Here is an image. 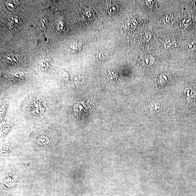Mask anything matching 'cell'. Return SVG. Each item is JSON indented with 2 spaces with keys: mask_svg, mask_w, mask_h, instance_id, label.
<instances>
[{
  "mask_svg": "<svg viewBox=\"0 0 196 196\" xmlns=\"http://www.w3.org/2000/svg\"><path fill=\"white\" fill-rule=\"evenodd\" d=\"M32 141L34 147L38 150L48 149L56 144L58 139L57 131L49 129H43L34 132Z\"/></svg>",
  "mask_w": 196,
  "mask_h": 196,
  "instance_id": "cell-1",
  "label": "cell"
},
{
  "mask_svg": "<svg viewBox=\"0 0 196 196\" xmlns=\"http://www.w3.org/2000/svg\"><path fill=\"white\" fill-rule=\"evenodd\" d=\"M111 52L108 49H101L98 51L96 55V58L100 61H103L109 58L111 56Z\"/></svg>",
  "mask_w": 196,
  "mask_h": 196,
  "instance_id": "cell-2",
  "label": "cell"
},
{
  "mask_svg": "<svg viewBox=\"0 0 196 196\" xmlns=\"http://www.w3.org/2000/svg\"><path fill=\"white\" fill-rule=\"evenodd\" d=\"M180 24L181 26L185 29H189L193 25V21L190 16H186L181 19Z\"/></svg>",
  "mask_w": 196,
  "mask_h": 196,
  "instance_id": "cell-3",
  "label": "cell"
},
{
  "mask_svg": "<svg viewBox=\"0 0 196 196\" xmlns=\"http://www.w3.org/2000/svg\"><path fill=\"white\" fill-rule=\"evenodd\" d=\"M107 77L110 82H115L118 80V75L116 71L109 70L107 71Z\"/></svg>",
  "mask_w": 196,
  "mask_h": 196,
  "instance_id": "cell-4",
  "label": "cell"
},
{
  "mask_svg": "<svg viewBox=\"0 0 196 196\" xmlns=\"http://www.w3.org/2000/svg\"><path fill=\"white\" fill-rule=\"evenodd\" d=\"M51 62V59L48 57H44V58H42L39 62L40 67L44 70H46L48 68Z\"/></svg>",
  "mask_w": 196,
  "mask_h": 196,
  "instance_id": "cell-5",
  "label": "cell"
},
{
  "mask_svg": "<svg viewBox=\"0 0 196 196\" xmlns=\"http://www.w3.org/2000/svg\"><path fill=\"white\" fill-rule=\"evenodd\" d=\"M82 43L81 41H77L73 43L71 47V50L74 52H78L81 50Z\"/></svg>",
  "mask_w": 196,
  "mask_h": 196,
  "instance_id": "cell-6",
  "label": "cell"
},
{
  "mask_svg": "<svg viewBox=\"0 0 196 196\" xmlns=\"http://www.w3.org/2000/svg\"><path fill=\"white\" fill-rule=\"evenodd\" d=\"M154 58L153 57H146L143 60V63L146 66H150L152 65L154 63Z\"/></svg>",
  "mask_w": 196,
  "mask_h": 196,
  "instance_id": "cell-7",
  "label": "cell"
},
{
  "mask_svg": "<svg viewBox=\"0 0 196 196\" xmlns=\"http://www.w3.org/2000/svg\"><path fill=\"white\" fill-rule=\"evenodd\" d=\"M150 108L152 111L155 112L160 111L162 109L161 105L157 103L151 104L150 106Z\"/></svg>",
  "mask_w": 196,
  "mask_h": 196,
  "instance_id": "cell-8",
  "label": "cell"
},
{
  "mask_svg": "<svg viewBox=\"0 0 196 196\" xmlns=\"http://www.w3.org/2000/svg\"><path fill=\"white\" fill-rule=\"evenodd\" d=\"M160 78L163 82H166L171 79V76L168 73H164L161 75Z\"/></svg>",
  "mask_w": 196,
  "mask_h": 196,
  "instance_id": "cell-9",
  "label": "cell"
},
{
  "mask_svg": "<svg viewBox=\"0 0 196 196\" xmlns=\"http://www.w3.org/2000/svg\"><path fill=\"white\" fill-rule=\"evenodd\" d=\"M66 25L65 23L63 22H59L57 26V30L58 32H61L65 31V30Z\"/></svg>",
  "mask_w": 196,
  "mask_h": 196,
  "instance_id": "cell-10",
  "label": "cell"
},
{
  "mask_svg": "<svg viewBox=\"0 0 196 196\" xmlns=\"http://www.w3.org/2000/svg\"><path fill=\"white\" fill-rule=\"evenodd\" d=\"M118 9V5H111L109 7L108 12L110 14H114L117 12Z\"/></svg>",
  "mask_w": 196,
  "mask_h": 196,
  "instance_id": "cell-11",
  "label": "cell"
},
{
  "mask_svg": "<svg viewBox=\"0 0 196 196\" xmlns=\"http://www.w3.org/2000/svg\"><path fill=\"white\" fill-rule=\"evenodd\" d=\"M11 23L14 25H17L20 23V19L19 18L16 16H12L10 19Z\"/></svg>",
  "mask_w": 196,
  "mask_h": 196,
  "instance_id": "cell-12",
  "label": "cell"
},
{
  "mask_svg": "<svg viewBox=\"0 0 196 196\" xmlns=\"http://www.w3.org/2000/svg\"><path fill=\"white\" fill-rule=\"evenodd\" d=\"M11 77L12 78L16 79H22L23 77L22 75L19 72H13L11 74Z\"/></svg>",
  "mask_w": 196,
  "mask_h": 196,
  "instance_id": "cell-13",
  "label": "cell"
},
{
  "mask_svg": "<svg viewBox=\"0 0 196 196\" xmlns=\"http://www.w3.org/2000/svg\"><path fill=\"white\" fill-rule=\"evenodd\" d=\"M39 25L42 28H45L47 24V21L45 18H41L39 20Z\"/></svg>",
  "mask_w": 196,
  "mask_h": 196,
  "instance_id": "cell-14",
  "label": "cell"
},
{
  "mask_svg": "<svg viewBox=\"0 0 196 196\" xmlns=\"http://www.w3.org/2000/svg\"><path fill=\"white\" fill-rule=\"evenodd\" d=\"M137 22L135 20H131L128 22V26L130 28H134L137 26Z\"/></svg>",
  "mask_w": 196,
  "mask_h": 196,
  "instance_id": "cell-15",
  "label": "cell"
},
{
  "mask_svg": "<svg viewBox=\"0 0 196 196\" xmlns=\"http://www.w3.org/2000/svg\"><path fill=\"white\" fill-rule=\"evenodd\" d=\"M15 3L14 1H8L7 3V6L10 9H13L15 7Z\"/></svg>",
  "mask_w": 196,
  "mask_h": 196,
  "instance_id": "cell-16",
  "label": "cell"
},
{
  "mask_svg": "<svg viewBox=\"0 0 196 196\" xmlns=\"http://www.w3.org/2000/svg\"><path fill=\"white\" fill-rule=\"evenodd\" d=\"M65 74V73H62V74H61V78L62 80H63V81H66L67 80H68V76Z\"/></svg>",
  "mask_w": 196,
  "mask_h": 196,
  "instance_id": "cell-17",
  "label": "cell"
},
{
  "mask_svg": "<svg viewBox=\"0 0 196 196\" xmlns=\"http://www.w3.org/2000/svg\"><path fill=\"white\" fill-rule=\"evenodd\" d=\"M145 36L146 40H149L151 38V34L150 33H147L146 35Z\"/></svg>",
  "mask_w": 196,
  "mask_h": 196,
  "instance_id": "cell-18",
  "label": "cell"
},
{
  "mask_svg": "<svg viewBox=\"0 0 196 196\" xmlns=\"http://www.w3.org/2000/svg\"><path fill=\"white\" fill-rule=\"evenodd\" d=\"M146 3L148 5H151L153 4L154 2L153 1H146Z\"/></svg>",
  "mask_w": 196,
  "mask_h": 196,
  "instance_id": "cell-19",
  "label": "cell"
}]
</instances>
